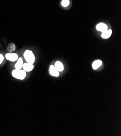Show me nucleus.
I'll return each instance as SVG.
<instances>
[{
  "mask_svg": "<svg viewBox=\"0 0 121 136\" xmlns=\"http://www.w3.org/2000/svg\"><path fill=\"white\" fill-rule=\"evenodd\" d=\"M24 58L27 61V63L33 65L35 60V55L33 53L32 51L29 50H26L24 54Z\"/></svg>",
  "mask_w": 121,
  "mask_h": 136,
  "instance_id": "obj_1",
  "label": "nucleus"
},
{
  "mask_svg": "<svg viewBox=\"0 0 121 136\" xmlns=\"http://www.w3.org/2000/svg\"><path fill=\"white\" fill-rule=\"evenodd\" d=\"M13 77L20 80H24L26 77V72L21 69H15L12 72Z\"/></svg>",
  "mask_w": 121,
  "mask_h": 136,
  "instance_id": "obj_2",
  "label": "nucleus"
},
{
  "mask_svg": "<svg viewBox=\"0 0 121 136\" xmlns=\"http://www.w3.org/2000/svg\"><path fill=\"white\" fill-rule=\"evenodd\" d=\"M5 57L7 60H9L10 61L12 62L17 61V59H18V55L16 53H9L6 54Z\"/></svg>",
  "mask_w": 121,
  "mask_h": 136,
  "instance_id": "obj_3",
  "label": "nucleus"
},
{
  "mask_svg": "<svg viewBox=\"0 0 121 136\" xmlns=\"http://www.w3.org/2000/svg\"><path fill=\"white\" fill-rule=\"evenodd\" d=\"M49 73L52 77H58L59 76V72L56 70L54 66L53 65L50 66V69H49Z\"/></svg>",
  "mask_w": 121,
  "mask_h": 136,
  "instance_id": "obj_4",
  "label": "nucleus"
},
{
  "mask_svg": "<svg viewBox=\"0 0 121 136\" xmlns=\"http://www.w3.org/2000/svg\"><path fill=\"white\" fill-rule=\"evenodd\" d=\"M96 29L97 31L103 33L108 30V26L104 23H99L96 26Z\"/></svg>",
  "mask_w": 121,
  "mask_h": 136,
  "instance_id": "obj_5",
  "label": "nucleus"
},
{
  "mask_svg": "<svg viewBox=\"0 0 121 136\" xmlns=\"http://www.w3.org/2000/svg\"><path fill=\"white\" fill-rule=\"evenodd\" d=\"M34 67V66L33 65L28 63H24L23 64V65H22V68H23L24 70L26 72L32 71L33 70Z\"/></svg>",
  "mask_w": 121,
  "mask_h": 136,
  "instance_id": "obj_6",
  "label": "nucleus"
},
{
  "mask_svg": "<svg viewBox=\"0 0 121 136\" xmlns=\"http://www.w3.org/2000/svg\"><path fill=\"white\" fill-rule=\"evenodd\" d=\"M112 34V31L111 29L107 30V31L102 33L101 36L104 39H107L111 36Z\"/></svg>",
  "mask_w": 121,
  "mask_h": 136,
  "instance_id": "obj_7",
  "label": "nucleus"
},
{
  "mask_svg": "<svg viewBox=\"0 0 121 136\" xmlns=\"http://www.w3.org/2000/svg\"><path fill=\"white\" fill-rule=\"evenodd\" d=\"M102 62L101 60H96V61H94L92 63L93 69L96 70L98 69H99V68L102 66Z\"/></svg>",
  "mask_w": 121,
  "mask_h": 136,
  "instance_id": "obj_8",
  "label": "nucleus"
},
{
  "mask_svg": "<svg viewBox=\"0 0 121 136\" xmlns=\"http://www.w3.org/2000/svg\"><path fill=\"white\" fill-rule=\"evenodd\" d=\"M54 66L58 72H62L64 70V66L60 61H56Z\"/></svg>",
  "mask_w": 121,
  "mask_h": 136,
  "instance_id": "obj_9",
  "label": "nucleus"
},
{
  "mask_svg": "<svg viewBox=\"0 0 121 136\" xmlns=\"http://www.w3.org/2000/svg\"><path fill=\"white\" fill-rule=\"evenodd\" d=\"M22 65H23V60L21 58H18L17 59V63L15 65V69H21L22 67Z\"/></svg>",
  "mask_w": 121,
  "mask_h": 136,
  "instance_id": "obj_10",
  "label": "nucleus"
},
{
  "mask_svg": "<svg viewBox=\"0 0 121 136\" xmlns=\"http://www.w3.org/2000/svg\"><path fill=\"white\" fill-rule=\"evenodd\" d=\"M7 50H8V52H14L15 50V44L13 43L9 44L8 46V47H7Z\"/></svg>",
  "mask_w": 121,
  "mask_h": 136,
  "instance_id": "obj_11",
  "label": "nucleus"
},
{
  "mask_svg": "<svg viewBox=\"0 0 121 136\" xmlns=\"http://www.w3.org/2000/svg\"><path fill=\"white\" fill-rule=\"evenodd\" d=\"M70 4L69 0H62V5L64 7H66Z\"/></svg>",
  "mask_w": 121,
  "mask_h": 136,
  "instance_id": "obj_12",
  "label": "nucleus"
},
{
  "mask_svg": "<svg viewBox=\"0 0 121 136\" xmlns=\"http://www.w3.org/2000/svg\"><path fill=\"white\" fill-rule=\"evenodd\" d=\"M3 60H4V57H3V56L1 54H0V64L2 63Z\"/></svg>",
  "mask_w": 121,
  "mask_h": 136,
  "instance_id": "obj_13",
  "label": "nucleus"
}]
</instances>
